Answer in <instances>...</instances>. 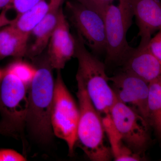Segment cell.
<instances>
[{"label": "cell", "mask_w": 161, "mask_h": 161, "mask_svg": "<svg viewBox=\"0 0 161 161\" xmlns=\"http://www.w3.org/2000/svg\"><path fill=\"white\" fill-rule=\"evenodd\" d=\"M12 0H0V9L6 8L11 3Z\"/></svg>", "instance_id": "cell-23"}, {"label": "cell", "mask_w": 161, "mask_h": 161, "mask_svg": "<svg viewBox=\"0 0 161 161\" xmlns=\"http://www.w3.org/2000/svg\"><path fill=\"white\" fill-rule=\"evenodd\" d=\"M80 117L77 129L76 145L93 161H108L113 157L107 144L102 118L93 105L82 81L76 78Z\"/></svg>", "instance_id": "cell-3"}, {"label": "cell", "mask_w": 161, "mask_h": 161, "mask_svg": "<svg viewBox=\"0 0 161 161\" xmlns=\"http://www.w3.org/2000/svg\"><path fill=\"white\" fill-rule=\"evenodd\" d=\"M123 71L150 83L161 76V63L147 47H132L123 62Z\"/></svg>", "instance_id": "cell-12"}, {"label": "cell", "mask_w": 161, "mask_h": 161, "mask_svg": "<svg viewBox=\"0 0 161 161\" xmlns=\"http://www.w3.org/2000/svg\"><path fill=\"white\" fill-rule=\"evenodd\" d=\"M75 49V37L70 32L69 25L61 7L58 25L48 43L47 58L53 69H63L74 57Z\"/></svg>", "instance_id": "cell-10"}, {"label": "cell", "mask_w": 161, "mask_h": 161, "mask_svg": "<svg viewBox=\"0 0 161 161\" xmlns=\"http://www.w3.org/2000/svg\"><path fill=\"white\" fill-rule=\"evenodd\" d=\"M3 71H2V70H0V80L2 79V77H3Z\"/></svg>", "instance_id": "cell-24"}, {"label": "cell", "mask_w": 161, "mask_h": 161, "mask_svg": "<svg viewBox=\"0 0 161 161\" xmlns=\"http://www.w3.org/2000/svg\"><path fill=\"white\" fill-rule=\"evenodd\" d=\"M6 70L17 76L29 87L36 71L34 67L21 61L11 64Z\"/></svg>", "instance_id": "cell-18"}, {"label": "cell", "mask_w": 161, "mask_h": 161, "mask_svg": "<svg viewBox=\"0 0 161 161\" xmlns=\"http://www.w3.org/2000/svg\"><path fill=\"white\" fill-rule=\"evenodd\" d=\"M29 36L23 34L11 24L0 30V58H21L27 53Z\"/></svg>", "instance_id": "cell-15"}, {"label": "cell", "mask_w": 161, "mask_h": 161, "mask_svg": "<svg viewBox=\"0 0 161 161\" xmlns=\"http://www.w3.org/2000/svg\"><path fill=\"white\" fill-rule=\"evenodd\" d=\"M74 57L78 61L76 78L80 79L90 100L103 122L111 120V111L117 101L109 83L105 66L86 47L80 35L75 37Z\"/></svg>", "instance_id": "cell-2"}, {"label": "cell", "mask_w": 161, "mask_h": 161, "mask_svg": "<svg viewBox=\"0 0 161 161\" xmlns=\"http://www.w3.org/2000/svg\"><path fill=\"white\" fill-rule=\"evenodd\" d=\"M64 0H43L20 15L11 23L23 34L30 36L31 31L53 8L60 6Z\"/></svg>", "instance_id": "cell-14"}, {"label": "cell", "mask_w": 161, "mask_h": 161, "mask_svg": "<svg viewBox=\"0 0 161 161\" xmlns=\"http://www.w3.org/2000/svg\"><path fill=\"white\" fill-rule=\"evenodd\" d=\"M109 79L117 100L136 111L150 125L149 83L124 71L109 77Z\"/></svg>", "instance_id": "cell-9"}, {"label": "cell", "mask_w": 161, "mask_h": 161, "mask_svg": "<svg viewBox=\"0 0 161 161\" xmlns=\"http://www.w3.org/2000/svg\"><path fill=\"white\" fill-rule=\"evenodd\" d=\"M112 3L104 12L106 38L107 62L121 64L132 47L127 40V34L132 24L133 15L130 0H118Z\"/></svg>", "instance_id": "cell-6"}, {"label": "cell", "mask_w": 161, "mask_h": 161, "mask_svg": "<svg viewBox=\"0 0 161 161\" xmlns=\"http://www.w3.org/2000/svg\"></svg>", "instance_id": "cell-25"}, {"label": "cell", "mask_w": 161, "mask_h": 161, "mask_svg": "<svg viewBox=\"0 0 161 161\" xmlns=\"http://www.w3.org/2000/svg\"><path fill=\"white\" fill-rule=\"evenodd\" d=\"M147 47L161 63V29L154 36L151 38L147 43Z\"/></svg>", "instance_id": "cell-21"}, {"label": "cell", "mask_w": 161, "mask_h": 161, "mask_svg": "<svg viewBox=\"0 0 161 161\" xmlns=\"http://www.w3.org/2000/svg\"><path fill=\"white\" fill-rule=\"evenodd\" d=\"M35 68L36 73L28 89L26 128L34 139L39 143L47 144L54 136L51 116L55 80L47 58Z\"/></svg>", "instance_id": "cell-1"}, {"label": "cell", "mask_w": 161, "mask_h": 161, "mask_svg": "<svg viewBox=\"0 0 161 161\" xmlns=\"http://www.w3.org/2000/svg\"><path fill=\"white\" fill-rule=\"evenodd\" d=\"M61 6L52 9L43 20L34 28L31 34L33 35V43L29 50L28 55L34 58L45 49L58 25Z\"/></svg>", "instance_id": "cell-13"}, {"label": "cell", "mask_w": 161, "mask_h": 161, "mask_svg": "<svg viewBox=\"0 0 161 161\" xmlns=\"http://www.w3.org/2000/svg\"><path fill=\"white\" fill-rule=\"evenodd\" d=\"M149 124L161 140V76L149 83Z\"/></svg>", "instance_id": "cell-16"}, {"label": "cell", "mask_w": 161, "mask_h": 161, "mask_svg": "<svg viewBox=\"0 0 161 161\" xmlns=\"http://www.w3.org/2000/svg\"><path fill=\"white\" fill-rule=\"evenodd\" d=\"M110 143L112 156L116 161H138L144 159L140 154L133 152L125 145L117 135L113 125L105 128Z\"/></svg>", "instance_id": "cell-17"}, {"label": "cell", "mask_w": 161, "mask_h": 161, "mask_svg": "<svg viewBox=\"0 0 161 161\" xmlns=\"http://www.w3.org/2000/svg\"><path fill=\"white\" fill-rule=\"evenodd\" d=\"M79 117V107L68 89L59 70L55 80L51 122L54 135L66 142L71 155L76 146Z\"/></svg>", "instance_id": "cell-5"}, {"label": "cell", "mask_w": 161, "mask_h": 161, "mask_svg": "<svg viewBox=\"0 0 161 161\" xmlns=\"http://www.w3.org/2000/svg\"><path fill=\"white\" fill-rule=\"evenodd\" d=\"M43 0H12L9 5H12L17 13V16L28 11Z\"/></svg>", "instance_id": "cell-19"}, {"label": "cell", "mask_w": 161, "mask_h": 161, "mask_svg": "<svg viewBox=\"0 0 161 161\" xmlns=\"http://www.w3.org/2000/svg\"><path fill=\"white\" fill-rule=\"evenodd\" d=\"M66 6L78 35L96 53L106 52V38L103 16L78 1H69Z\"/></svg>", "instance_id": "cell-8"}, {"label": "cell", "mask_w": 161, "mask_h": 161, "mask_svg": "<svg viewBox=\"0 0 161 161\" xmlns=\"http://www.w3.org/2000/svg\"><path fill=\"white\" fill-rule=\"evenodd\" d=\"M29 86L5 69L0 80V133L20 136L26 128Z\"/></svg>", "instance_id": "cell-4"}, {"label": "cell", "mask_w": 161, "mask_h": 161, "mask_svg": "<svg viewBox=\"0 0 161 161\" xmlns=\"http://www.w3.org/2000/svg\"><path fill=\"white\" fill-rule=\"evenodd\" d=\"M26 158L17 151L12 149H0V161H25Z\"/></svg>", "instance_id": "cell-22"}, {"label": "cell", "mask_w": 161, "mask_h": 161, "mask_svg": "<svg viewBox=\"0 0 161 161\" xmlns=\"http://www.w3.org/2000/svg\"><path fill=\"white\" fill-rule=\"evenodd\" d=\"M86 6L94 9L102 15L103 16L104 12L107 6L113 3L115 0H78Z\"/></svg>", "instance_id": "cell-20"}, {"label": "cell", "mask_w": 161, "mask_h": 161, "mask_svg": "<svg viewBox=\"0 0 161 161\" xmlns=\"http://www.w3.org/2000/svg\"><path fill=\"white\" fill-rule=\"evenodd\" d=\"M110 116L114 130L124 143L142 155L150 141V125L136 111L117 100Z\"/></svg>", "instance_id": "cell-7"}, {"label": "cell", "mask_w": 161, "mask_h": 161, "mask_svg": "<svg viewBox=\"0 0 161 161\" xmlns=\"http://www.w3.org/2000/svg\"><path fill=\"white\" fill-rule=\"evenodd\" d=\"M133 16L138 27L139 45H146L161 29V0H130Z\"/></svg>", "instance_id": "cell-11"}]
</instances>
